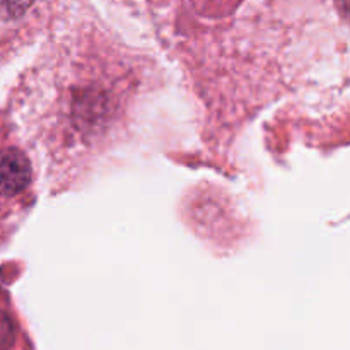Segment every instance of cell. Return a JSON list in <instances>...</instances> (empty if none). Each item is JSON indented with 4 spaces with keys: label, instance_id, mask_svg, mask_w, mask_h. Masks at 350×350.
<instances>
[{
    "label": "cell",
    "instance_id": "3",
    "mask_svg": "<svg viewBox=\"0 0 350 350\" xmlns=\"http://www.w3.org/2000/svg\"><path fill=\"white\" fill-rule=\"evenodd\" d=\"M17 325L10 313L0 310V349H9L16 344Z\"/></svg>",
    "mask_w": 350,
    "mask_h": 350
},
{
    "label": "cell",
    "instance_id": "1",
    "mask_svg": "<svg viewBox=\"0 0 350 350\" xmlns=\"http://www.w3.org/2000/svg\"><path fill=\"white\" fill-rule=\"evenodd\" d=\"M33 181V166L26 154L17 147L0 149V197L16 198Z\"/></svg>",
    "mask_w": 350,
    "mask_h": 350
},
{
    "label": "cell",
    "instance_id": "2",
    "mask_svg": "<svg viewBox=\"0 0 350 350\" xmlns=\"http://www.w3.org/2000/svg\"><path fill=\"white\" fill-rule=\"evenodd\" d=\"M36 0H0V23H21L31 10Z\"/></svg>",
    "mask_w": 350,
    "mask_h": 350
},
{
    "label": "cell",
    "instance_id": "4",
    "mask_svg": "<svg viewBox=\"0 0 350 350\" xmlns=\"http://www.w3.org/2000/svg\"><path fill=\"white\" fill-rule=\"evenodd\" d=\"M236 2H238V0H195V3H197L200 9L211 7V9H214L215 12H217L219 9H229V7Z\"/></svg>",
    "mask_w": 350,
    "mask_h": 350
}]
</instances>
